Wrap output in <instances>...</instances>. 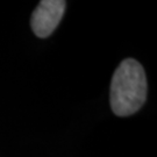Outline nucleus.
<instances>
[{
    "label": "nucleus",
    "mask_w": 157,
    "mask_h": 157,
    "mask_svg": "<svg viewBox=\"0 0 157 157\" xmlns=\"http://www.w3.org/2000/svg\"><path fill=\"white\" fill-rule=\"evenodd\" d=\"M147 98V78L137 61L120 63L111 83V107L118 117H128L140 109Z\"/></svg>",
    "instance_id": "1"
},
{
    "label": "nucleus",
    "mask_w": 157,
    "mask_h": 157,
    "mask_svg": "<svg viewBox=\"0 0 157 157\" xmlns=\"http://www.w3.org/2000/svg\"><path fill=\"white\" fill-rule=\"evenodd\" d=\"M63 0H43L32 15V28L36 36L48 37L56 29L65 12Z\"/></svg>",
    "instance_id": "2"
}]
</instances>
